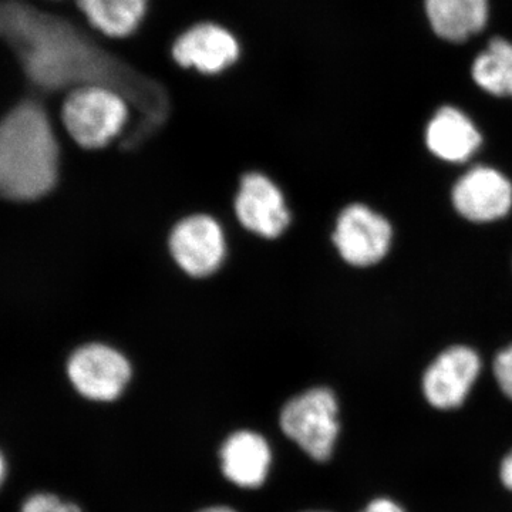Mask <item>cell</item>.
I'll list each match as a JSON object with an SVG mask.
<instances>
[{
  "label": "cell",
  "instance_id": "ba28073f",
  "mask_svg": "<svg viewBox=\"0 0 512 512\" xmlns=\"http://www.w3.org/2000/svg\"><path fill=\"white\" fill-rule=\"evenodd\" d=\"M333 241L350 265L369 266L389 251L392 227L365 205H350L340 214Z\"/></svg>",
  "mask_w": 512,
  "mask_h": 512
},
{
  "label": "cell",
  "instance_id": "3957f363",
  "mask_svg": "<svg viewBox=\"0 0 512 512\" xmlns=\"http://www.w3.org/2000/svg\"><path fill=\"white\" fill-rule=\"evenodd\" d=\"M130 103L107 87L74 89L64 100V127L79 146L106 147L126 127Z\"/></svg>",
  "mask_w": 512,
  "mask_h": 512
},
{
  "label": "cell",
  "instance_id": "5bb4252c",
  "mask_svg": "<svg viewBox=\"0 0 512 512\" xmlns=\"http://www.w3.org/2000/svg\"><path fill=\"white\" fill-rule=\"evenodd\" d=\"M427 16L437 35L461 42L487 22V0H426Z\"/></svg>",
  "mask_w": 512,
  "mask_h": 512
},
{
  "label": "cell",
  "instance_id": "6da1fadb",
  "mask_svg": "<svg viewBox=\"0 0 512 512\" xmlns=\"http://www.w3.org/2000/svg\"><path fill=\"white\" fill-rule=\"evenodd\" d=\"M0 40L18 57L26 77L43 92L107 87L140 111V131L167 120L170 97L163 84L104 49L70 20L23 0H0Z\"/></svg>",
  "mask_w": 512,
  "mask_h": 512
},
{
  "label": "cell",
  "instance_id": "7c38bea8",
  "mask_svg": "<svg viewBox=\"0 0 512 512\" xmlns=\"http://www.w3.org/2000/svg\"><path fill=\"white\" fill-rule=\"evenodd\" d=\"M271 448L254 431L232 434L221 448L222 473L242 488H259L271 466Z\"/></svg>",
  "mask_w": 512,
  "mask_h": 512
},
{
  "label": "cell",
  "instance_id": "ac0fdd59",
  "mask_svg": "<svg viewBox=\"0 0 512 512\" xmlns=\"http://www.w3.org/2000/svg\"><path fill=\"white\" fill-rule=\"evenodd\" d=\"M494 376L505 396L512 400V346L495 357Z\"/></svg>",
  "mask_w": 512,
  "mask_h": 512
},
{
  "label": "cell",
  "instance_id": "9c48e42d",
  "mask_svg": "<svg viewBox=\"0 0 512 512\" xmlns=\"http://www.w3.org/2000/svg\"><path fill=\"white\" fill-rule=\"evenodd\" d=\"M480 370V357L474 350L454 346L441 353L424 373V397L434 409H457L466 402Z\"/></svg>",
  "mask_w": 512,
  "mask_h": 512
},
{
  "label": "cell",
  "instance_id": "e0dca14e",
  "mask_svg": "<svg viewBox=\"0 0 512 512\" xmlns=\"http://www.w3.org/2000/svg\"><path fill=\"white\" fill-rule=\"evenodd\" d=\"M22 512H82L76 504L64 503L53 494H36L23 505Z\"/></svg>",
  "mask_w": 512,
  "mask_h": 512
},
{
  "label": "cell",
  "instance_id": "4fadbf2b",
  "mask_svg": "<svg viewBox=\"0 0 512 512\" xmlns=\"http://www.w3.org/2000/svg\"><path fill=\"white\" fill-rule=\"evenodd\" d=\"M427 146L446 161H464L476 153L481 136L461 111L444 107L427 127Z\"/></svg>",
  "mask_w": 512,
  "mask_h": 512
},
{
  "label": "cell",
  "instance_id": "8992f818",
  "mask_svg": "<svg viewBox=\"0 0 512 512\" xmlns=\"http://www.w3.org/2000/svg\"><path fill=\"white\" fill-rule=\"evenodd\" d=\"M67 372L77 392L97 402L116 400L131 377L126 357L99 343L76 350L70 357Z\"/></svg>",
  "mask_w": 512,
  "mask_h": 512
},
{
  "label": "cell",
  "instance_id": "52a82bcc",
  "mask_svg": "<svg viewBox=\"0 0 512 512\" xmlns=\"http://www.w3.org/2000/svg\"><path fill=\"white\" fill-rule=\"evenodd\" d=\"M170 248L175 262L195 278L218 271L227 254L224 231L208 215H192L175 225Z\"/></svg>",
  "mask_w": 512,
  "mask_h": 512
},
{
  "label": "cell",
  "instance_id": "30bf717a",
  "mask_svg": "<svg viewBox=\"0 0 512 512\" xmlns=\"http://www.w3.org/2000/svg\"><path fill=\"white\" fill-rule=\"evenodd\" d=\"M235 211L245 228L269 239L279 237L291 221L284 194L268 177L258 173L242 178Z\"/></svg>",
  "mask_w": 512,
  "mask_h": 512
},
{
  "label": "cell",
  "instance_id": "8fae6325",
  "mask_svg": "<svg viewBox=\"0 0 512 512\" xmlns=\"http://www.w3.org/2000/svg\"><path fill=\"white\" fill-rule=\"evenodd\" d=\"M454 207L464 218L488 222L504 217L512 205V185L493 168L477 167L458 180Z\"/></svg>",
  "mask_w": 512,
  "mask_h": 512
},
{
  "label": "cell",
  "instance_id": "277c9868",
  "mask_svg": "<svg viewBox=\"0 0 512 512\" xmlns=\"http://www.w3.org/2000/svg\"><path fill=\"white\" fill-rule=\"evenodd\" d=\"M338 413L332 390L316 387L285 404L281 427L313 460L328 461L339 436Z\"/></svg>",
  "mask_w": 512,
  "mask_h": 512
},
{
  "label": "cell",
  "instance_id": "7a4b0ae2",
  "mask_svg": "<svg viewBox=\"0 0 512 512\" xmlns=\"http://www.w3.org/2000/svg\"><path fill=\"white\" fill-rule=\"evenodd\" d=\"M59 174L52 121L36 101H23L0 120V197L33 201L49 194Z\"/></svg>",
  "mask_w": 512,
  "mask_h": 512
},
{
  "label": "cell",
  "instance_id": "d6986e66",
  "mask_svg": "<svg viewBox=\"0 0 512 512\" xmlns=\"http://www.w3.org/2000/svg\"><path fill=\"white\" fill-rule=\"evenodd\" d=\"M362 512H406L390 498H376Z\"/></svg>",
  "mask_w": 512,
  "mask_h": 512
},
{
  "label": "cell",
  "instance_id": "9a60e30c",
  "mask_svg": "<svg viewBox=\"0 0 512 512\" xmlns=\"http://www.w3.org/2000/svg\"><path fill=\"white\" fill-rule=\"evenodd\" d=\"M77 6L94 29L124 39L143 26L150 0H77Z\"/></svg>",
  "mask_w": 512,
  "mask_h": 512
},
{
  "label": "cell",
  "instance_id": "7402d4cb",
  "mask_svg": "<svg viewBox=\"0 0 512 512\" xmlns=\"http://www.w3.org/2000/svg\"><path fill=\"white\" fill-rule=\"evenodd\" d=\"M200 512H235V511L231 510V508H228V507H211V508H207V510H202Z\"/></svg>",
  "mask_w": 512,
  "mask_h": 512
},
{
  "label": "cell",
  "instance_id": "2e32d148",
  "mask_svg": "<svg viewBox=\"0 0 512 512\" xmlns=\"http://www.w3.org/2000/svg\"><path fill=\"white\" fill-rule=\"evenodd\" d=\"M473 76L478 86L488 93L512 97V43L494 39L477 57Z\"/></svg>",
  "mask_w": 512,
  "mask_h": 512
},
{
  "label": "cell",
  "instance_id": "ffe728a7",
  "mask_svg": "<svg viewBox=\"0 0 512 512\" xmlns=\"http://www.w3.org/2000/svg\"><path fill=\"white\" fill-rule=\"evenodd\" d=\"M500 478L504 487L512 491V450L501 461Z\"/></svg>",
  "mask_w": 512,
  "mask_h": 512
},
{
  "label": "cell",
  "instance_id": "44dd1931",
  "mask_svg": "<svg viewBox=\"0 0 512 512\" xmlns=\"http://www.w3.org/2000/svg\"><path fill=\"white\" fill-rule=\"evenodd\" d=\"M6 476V461L3 458L2 453H0V485H2L3 480H5Z\"/></svg>",
  "mask_w": 512,
  "mask_h": 512
},
{
  "label": "cell",
  "instance_id": "603a6c76",
  "mask_svg": "<svg viewBox=\"0 0 512 512\" xmlns=\"http://www.w3.org/2000/svg\"><path fill=\"white\" fill-rule=\"evenodd\" d=\"M306 512H326V511H306Z\"/></svg>",
  "mask_w": 512,
  "mask_h": 512
},
{
  "label": "cell",
  "instance_id": "5b68a950",
  "mask_svg": "<svg viewBox=\"0 0 512 512\" xmlns=\"http://www.w3.org/2000/svg\"><path fill=\"white\" fill-rule=\"evenodd\" d=\"M241 56L238 37L214 22L195 23L175 37L171 46V57L178 66L207 76L227 72Z\"/></svg>",
  "mask_w": 512,
  "mask_h": 512
}]
</instances>
